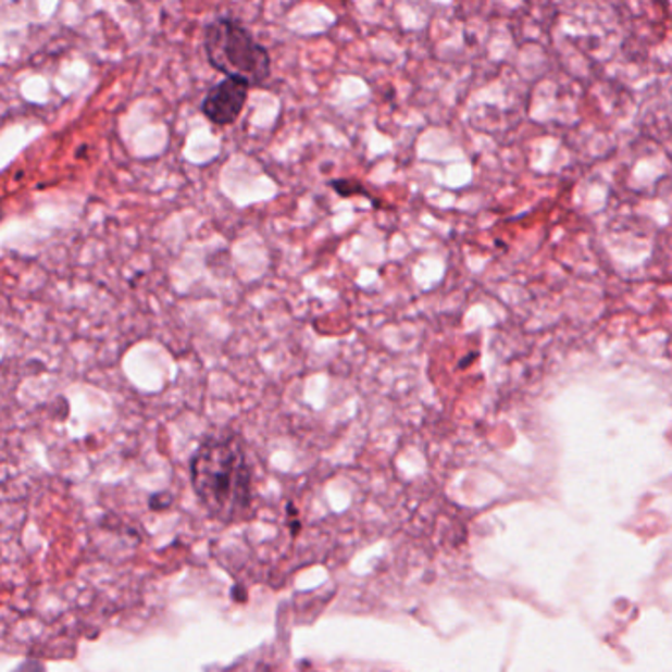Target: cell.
Listing matches in <instances>:
<instances>
[{
	"label": "cell",
	"mask_w": 672,
	"mask_h": 672,
	"mask_svg": "<svg viewBox=\"0 0 672 672\" xmlns=\"http://www.w3.org/2000/svg\"><path fill=\"white\" fill-rule=\"evenodd\" d=\"M189 477L213 519L235 523L251 513L252 470L239 436H208L189 462Z\"/></svg>",
	"instance_id": "6da1fadb"
},
{
	"label": "cell",
	"mask_w": 672,
	"mask_h": 672,
	"mask_svg": "<svg viewBox=\"0 0 672 672\" xmlns=\"http://www.w3.org/2000/svg\"><path fill=\"white\" fill-rule=\"evenodd\" d=\"M203 50L211 67L225 77H241L252 87L271 77V53L235 18L211 21L203 28Z\"/></svg>",
	"instance_id": "7a4b0ae2"
},
{
	"label": "cell",
	"mask_w": 672,
	"mask_h": 672,
	"mask_svg": "<svg viewBox=\"0 0 672 672\" xmlns=\"http://www.w3.org/2000/svg\"><path fill=\"white\" fill-rule=\"evenodd\" d=\"M170 505H172V495L170 494L152 495L150 497V509L152 511H164V509H169Z\"/></svg>",
	"instance_id": "5b68a950"
},
{
	"label": "cell",
	"mask_w": 672,
	"mask_h": 672,
	"mask_svg": "<svg viewBox=\"0 0 672 672\" xmlns=\"http://www.w3.org/2000/svg\"><path fill=\"white\" fill-rule=\"evenodd\" d=\"M252 85L241 77H225L201 101V113L217 126H229L241 116Z\"/></svg>",
	"instance_id": "3957f363"
},
{
	"label": "cell",
	"mask_w": 672,
	"mask_h": 672,
	"mask_svg": "<svg viewBox=\"0 0 672 672\" xmlns=\"http://www.w3.org/2000/svg\"><path fill=\"white\" fill-rule=\"evenodd\" d=\"M332 188L336 189L341 198H353V196H369L365 188L356 179H334Z\"/></svg>",
	"instance_id": "277c9868"
}]
</instances>
